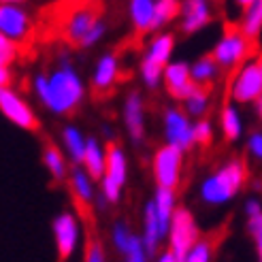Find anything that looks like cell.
I'll return each mask as SVG.
<instances>
[{
    "mask_svg": "<svg viewBox=\"0 0 262 262\" xmlns=\"http://www.w3.org/2000/svg\"><path fill=\"white\" fill-rule=\"evenodd\" d=\"M175 54V34L173 32H156L145 49H143V56L139 62V81L141 85L156 92L162 88V77H164V69L168 67V62L173 60Z\"/></svg>",
    "mask_w": 262,
    "mask_h": 262,
    "instance_id": "obj_3",
    "label": "cell"
},
{
    "mask_svg": "<svg viewBox=\"0 0 262 262\" xmlns=\"http://www.w3.org/2000/svg\"><path fill=\"white\" fill-rule=\"evenodd\" d=\"M215 141V124L209 120V117H203V120L194 122V143L196 147H211Z\"/></svg>",
    "mask_w": 262,
    "mask_h": 262,
    "instance_id": "obj_30",
    "label": "cell"
},
{
    "mask_svg": "<svg viewBox=\"0 0 262 262\" xmlns=\"http://www.w3.org/2000/svg\"><path fill=\"white\" fill-rule=\"evenodd\" d=\"M252 51H254V41L247 38L237 28V30H226L217 38L211 49V56L222 67V71H234V69H239L243 62L250 60Z\"/></svg>",
    "mask_w": 262,
    "mask_h": 262,
    "instance_id": "obj_7",
    "label": "cell"
},
{
    "mask_svg": "<svg viewBox=\"0 0 262 262\" xmlns=\"http://www.w3.org/2000/svg\"><path fill=\"white\" fill-rule=\"evenodd\" d=\"M162 88L166 92V96L177 104H183L201 85H196L192 79L190 62L186 60H171L168 67L164 69L162 77Z\"/></svg>",
    "mask_w": 262,
    "mask_h": 262,
    "instance_id": "obj_12",
    "label": "cell"
},
{
    "mask_svg": "<svg viewBox=\"0 0 262 262\" xmlns=\"http://www.w3.org/2000/svg\"><path fill=\"white\" fill-rule=\"evenodd\" d=\"M30 88L41 107L58 117L73 115L88 96V85L73 62H58V67L49 73L38 71Z\"/></svg>",
    "mask_w": 262,
    "mask_h": 262,
    "instance_id": "obj_1",
    "label": "cell"
},
{
    "mask_svg": "<svg viewBox=\"0 0 262 262\" xmlns=\"http://www.w3.org/2000/svg\"><path fill=\"white\" fill-rule=\"evenodd\" d=\"M254 3H256V0H232V5L237 7L241 13H243V11H247V9H250Z\"/></svg>",
    "mask_w": 262,
    "mask_h": 262,
    "instance_id": "obj_41",
    "label": "cell"
},
{
    "mask_svg": "<svg viewBox=\"0 0 262 262\" xmlns=\"http://www.w3.org/2000/svg\"><path fill=\"white\" fill-rule=\"evenodd\" d=\"M245 154L256 164H262V126L252 128L245 137Z\"/></svg>",
    "mask_w": 262,
    "mask_h": 262,
    "instance_id": "obj_32",
    "label": "cell"
},
{
    "mask_svg": "<svg viewBox=\"0 0 262 262\" xmlns=\"http://www.w3.org/2000/svg\"><path fill=\"white\" fill-rule=\"evenodd\" d=\"M160 122H162V137L164 143L173 147H179L181 151H190L196 147L194 143V122L192 117L186 113V109L181 104H166L160 113Z\"/></svg>",
    "mask_w": 262,
    "mask_h": 262,
    "instance_id": "obj_5",
    "label": "cell"
},
{
    "mask_svg": "<svg viewBox=\"0 0 262 262\" xmlns=\"http://www.w3.org/2000/svg\"><path fill=\"white\" fill-rule=\"evenodd\" d=\"M126 256V262H147V247L145 243H143V237H139V234H135L133 241H130V247L128 252L124 254Z\"/></svg>",
    "mask_w": 262,
    "mask_h": 262,
    "instance_id": "obj_35",
    "label": "cell"
},
{
    "mask_svg": "<svg viewBox=\"0 0 262 262\" xmlns=\"http://www.w3.org/2000/svg\"><path fill=\"white\" fill-rule=\"evenodd\" d=\"M262 96V71L258 60H247L234 73L228 98L237 104H254Z\"/></svg>",
    "mask_w": 262,
    "mask_h": 262,
    "instance_id": "obj_10",
    "label": "cell"
},
{
    "mask_svg": "<svg viewBox=\"0 0 262 262\" xmlns=\"http://www.w3.org/2000/svg\"><path fill=\"white\" fill-rule=\"evenodd\" d=\"M199 239V226L192 211L188 207H177L171 220V228H168V252L175 256L177 262H186L190 250Z\"/></svg>",
    "mask_w": 262,
    "mask_h": 262,
    "instance_id": "obj_8",
    "label": "cell"
},
{
    "mask_svg": "<svg viewBox=\"0 0 262 262\" xmlns=\"http://www.w3.org/2000/svg\"><path fill=\"white\" fill-rule=\"evenodd\" d=\"M32 32L30 13L24 5H0V36L15 43H26Z\"/></svg>",
    "mask_w": 262,
    "mask_h": 262,
    "instance_id": "obj_13",
    "label": "cell"
},
{
    "mask_svg": "<svg viewBox=\"0 0 262 262\" xmlns=\"http://www.w3.org/2000/svg\"><path fill=\"white\" fill-rule=\"evenodd\" d=\"M85 262H104L102 243L96 237H90V241L85 245Z\"/></svg>",
    "mask_w": 262,
    "mask_h": 262,
    "instance_id": "obj_37",
    "label": "cell"
},
{
    "mask_svg": "<svg viewBox=\"0 0 262 262\" xmlns=\"http://www.w3.org/2000/svg\"><path fill=\"white\" fill-rule=\"evenodd\" d=\"M190 71H192V79L196 85L201 88H211L217 79H220V73L222 67L215 62V58L211 54L196 58L194 62H190Z\"/></svg>",
    "mask_w": 262,
    "mask_h": 262,
    "instance_id": "obj_25",
    "label": "cell"
},
{
    "mask_svg": "<svg viewBox=\"0 0 262 262\" xmlns=\"http://www.w3.org/2000/svg\"><path fill=\"white\" fill-rule=\"evenodd\" d=\"M104 36H107V24H104V19H98V24L92 28V32L83 38V43L79 45V49H94Z\"/></svg>",
    "mask_w": 262,
    "mask_h": 262,
    "instance_id": "obj_36",
    "label": "cell"
},
{
    "mask_svg": "<svg viewBox=\"0 0 262 262\" xmlns=\"http://www.w3.org/2000/svg\"><path fill=\"white\" fill-rule=\"evenodd\" d=\"M122 79V62L120 56L115 51H104L100 54L94 62V69H92V90L98 92V94H107L111 92L117 81Z\"/></svg>",
    "mask_w": 262,
    "mask_h": 262,
    "instance_id": "obj_15",
    "label": "cell"
},
{
    "mask_svg": "<svg viewBox=\"0 0 262 262\" xmlns=\"http://www.w3.org/2000/svg\"><path fill=\"white\" fill-rule=\"evenodd\" d=\"M213 250H215V241L211 237H203V239H199L194 243L186 262H211Z\"/></svg>",
    "mask_w": 262,
    "mask_h": 262,
    "instance_id": "obj_31",
    "label": "cell"
},
{
    "mask_svg": "<svg viewBox=\"0 0 262 262\" xmlns=\"http://www.w3.org/2000/svg\"><path fill=\"white\" fill-rule=\"evenodd\" d=\"M69 190L73 194V199L77 203V207L81 211H88V209L96 203V186H94V177H92L81 164H73L71 173H69Z\"/></svg>",
    "mask_w": 262,
    "mask_h": 262,
    "instance_id": "obj_17",
    "label": "cell"
},
{
    "mask_svg": "<svg viewBox=\"0 0 262 262\" xmlns=\"http://www.w3.org/2000/svg\"><path fill=\"white\" fill-rule=\"evenodd\" d=\"M258 62H260V71H262V56H260V58H258Z\"/></svg>",
    "mask_w": 262,
    "mask_h": 262,
    "instance_id": "obj_46",
    "label": "cell"
},
{
    "mask_svg": "<svg viewBox=\"0 0 262 262\" xmlns=\"http://www.w3.org/2000/svg\"><path fill=\"white\" fill-rule=\"evenodd\" d=\"M158 0H128V21L137 34H151Z\"/></svg>",
    "mask_w": 262,
    "mask_h": 262,
    "instance_id": "obj_23",
    "label": "cell"
},
{
    "mask_svg": "<svg viewBox=\"0 0 262 262\" xmlns=\"http://www.w3.org/2000/svg\"><path fill=\"white\" fill-rule=\"evenodd\" d=\"M183 164H186V151L179 147L164 145L156 147L151 154V177L158 188H171L177 190L183 179Z\"/></svg>",
    "mask_w": 262,
    "mask_h": 262,
    "instance_id": "obj_4",
    "label": "cell"
},
{
    "mask_svg": "<svg viewBox=\"0 0 262 262\" xmlns=\"http://www.w3.org/2000/svg\"><path fill=\"white\" fill-rule=\"evenodd\" d=\"M213 19L211 0H181L179 30L183 34H196L205 30Z\"/></svg>",
    "mask_w": 262,
    "mask_h": 262,
    "instance_id": "obj_16",
    "label": "cell"
},
{
    "mask_svg": "<svg viewBox=\"0 0 262 262\" xmlns=\"http://www.w3.org/2000/svg\"><path fill=\"white\" fill-rule=\"evenodd\" d=\"M60 143L64 154L69 156V160L73 164H81L85 147H88V135L77 124H64L60 128Z\"/></svg>",
    "mask_w": 262,
    "mask_h": 262,
    "instance_id": "obj_22",
    "label": "cell"
},
{
    "mask_svg": "<svg viewBox=\"0 0 262 262\" xmlns=\"http://www.w3.org/2000/svg\"><path fill=\"white\" fill-rule=\"evenodd\" d=\"M158 262H177V260H175V256H173L171 252H168V250H166L164 254H160V258H158Z\"/></svg>",
    "mask_w": 262,
    "mask_h": 262,
    "instance_id": "obj_43",
    "label": "cell"
},
{
    "mask_svg": "<svg viewBox=\"0 0 262 262\" xmlns=\"http://www.w3.org/2000/svg\"><path fill=\"white\" fill-rule=\"evenodd\" d=\"M19 58V43L11 41L7 36H0V67H13V62Z\"/></svg>",
    "mask_w": 262,
    "mask_h": 262,
    "instance_id": "obj_34",
    "label": "cell"
},
{
    "mask_svg": "<svg viewBox=\"0 0 262 262\" xmlns=\"http://www.w3.org/2000/svg\"><path fill=\"white\" fill-rule=\"evenodd\" d=\"M13 69L11 67H0V88H13Z\"/></svg>",
    "mask_w": 262,
    "mask_h": 262,
    "instance_id": "obj_39",
    "label": "cell"
},
{
    "mask_svg": "<svg viewBox=\"0 0 262 262\" xmlns=\"http://www.w3.org/2000/svg\"><path fill=\"white\" fill-rule=\"evenodd\" d=\"M41 160H43V166L47 168L49 177L54 179L56 183H62L69 179V173H71V166H69V156L64 154L62 147H58L56 143L47 141L43 145V151H41Z\"/></svg>",
    "mask_w": 262,
    "mask_h": 262,
    "instance_id": "obj_21",
    "label": "cell"
},
{
    "mask_svg": "<svg viewBox=\"0 0 262 262\" xmlns=\"http://www.w3.org/2000/svg\"><path fill=\"white\" fill-rule=\"evenodd\" d=\"M0 113L9 124L26 133H36L41 126L32 104L15 88H0Z\"/></svg>",
    "mask_w": 262,
    "mask_h": 262,
    "instance_id": "obj_9",
    "label": "cell"
},
{
    "mask_svg": "<svg viewBox=\"0 0 262 262\" xmlns=\"http://www.w3.org/2000/svg\"><path fill=\"white\" fill-rule=\"evenodd\" d=\"M81 166L96 181H100L104 177V171H107V145H102L100 137L88 135V147H85Z\"/></svg>",
    "mask_w": 262,
    "mask_h": 262,
    "instance_id": "obj_24",
    "label": "cell"
},
{
    "mask_svg": "<svg viewBox=\"0 0 262 262\" xmlns=\"http://www.w3.org/2000/svg\"><path fill=\"white\" fill-rule=\"evenodd\" d=\"M100 133H102V139L107 141V143H113V141H115V133H113V128H111L109 124H102Z\"/></svg>",
    "mask_w": 262,
    "mask_h": 262,
    "instance_id": "obj_40",
    "label": "cell"
},
{
    "mask_svg": "<svg viewBox=\"0 0 262 262\" xmlns=\"http://www.w3.org/2000/svg\"><path fill=\"white\" fill-rule=\"evenodd\" d=\"M239 30L247 38H252L254 43L262 36V0H256V3L250 9L241 13Z\"/></svg>",
    "mask_w": 262,
    "mask_h": 262,
    "instance_id": "obj_27",
    "label": "cell"
},
{
    "mask_svg": "<svg viewBox=\"0 0 262 262\" xmlns=\"http://www.w3.org/2000/svg\"><path fill=\"white\" fill-rule=\"evenodd\" d=\"M98 19L100 15L94 9L90 7L75 9L67 17V21H64V38H67V43L79 47L83 43V38L92 32V28L98 24Z\"/></svg>",
    "mask_w": 262,
    "mask_h": 262,
    "instance_id": "obj_18",
    "label": "cell"
},
{
    "mask_svg": "<svg viewBox=\"0 0 262 262\" xmlns=\"http://www.w3.org/2000/svg\"><path fill=\"white\" fill-rule=\"evenodd\" d=\"M179 11H181V0H158L156 3V17H154L151 34L166 30V26H171L175 19H179Z\"/></svg>",
    "mask_w": 262,
    "mask_h": 262,
    "instance_id": "obj_28",
    "label": "cell"
},
{
    "mask_svg": "<svg viewBox=\"0 0 262 262\" xmlns=\"http://www.w3.org/2000/svg\"><path fill=\"white\" fill-rule=\"evenodd\" d=\"M181 107L186 109V113L194 122L203 120V117H207V113L211 111V92H209V88H199Z\"/></svg>",
    "mask_w": 262,
    "mask_h": 262,
    "instance_id": "obj_29",
    "label": "cell"
},
{
    "mask_svg": "<svg viewBox=\"0 0 262 262\" xmlns=\"http://www.w3.org/2000/svg\"><path fill=\"white\" fill-rule=\"evenodd\" d=\"M252 109H254V115H256V120H260L262 122V96L252 104Z\"/></svg>",
    "mask_w": 262,
    "mask_h": 262,
    "instance_id": "obj_42",
    "label": "cell"
},
{
    "mask_svg": "<svg viewBox=\"0 0 262 262\" xmlns=\"http://www.w3.org/2000/svg\"><path fill=\"white\" fill-rule=\"evenodd\" d=\"M135 234L130 232V228L126 226V222H115V226L111 230V239H113V245L117 247V252L126 254L128 247H130V241H133Z\"/></svg>",
    "mask_w": 262,
    "mask_h": 262,
    "instance_id": "obj_33",
    "label": "cell"
},
{
    "mask_svg": "<svg viewBox=\"0 0 262 262\" xmlns=\"http://www.w3.org/2000/svg\"><path fill=\"white\" fill-rule=\"evenodd\" d=\"M217 126H220L222 139H224L226 143H237V141L243 139L245 120H243V113H241L237 102H232L228 98L224 104H222L220 115H217Z\"/></svg>",
    "mask_w": 262,
    "mask_h": 262,
    "instance_id": "obj_19",
    "label": "cell"
},
{
    "mask_svg": "<svg viewBox=\"0 0 262 262\" xmlns=\"http://www.w3.org/2000/svg\"><path fill=\"white\" fill-rule=\"evenodd\" d=\"M247 230H250L254 239L262 234V211L256 215H247Z\"/></svg>",
    "mask_w": 262,
    "mask_h": 262,
    "instance_id": "obj_38",
    "label": "cell"
},
{
    "mask_svg": "<svg viewBox=\"0 0 262 262\" xmlns=\"http://www.w3.org/2000/svg\"><path fill=\"white\" fill-rule=\"evenodd\" d=\"M177 190H171V188H158L156 186V192L151 196V201L156 205V211H158V217L162 222V228L166 230L168 234V228H171V220H173V213L177 209V196H175Z\"/></svg>",
    "mask_w": 262,
    "mask_h": 262,
    "instance_id": "obj_26",
    "label": "cell"
},
{
    "mask_svg": "<svg viewBox=\"0 0 262 262\" xmlns=\"http://www.w3.org/2000/svg\"><path fill=\"white\" fill-rule=\"evenodd\" d=\"M247 181V164L241 158H228L213 168L199 186L201 201L209 207H220L230 203Z\"/></svg>",
    "mask_w": 262,
    "mask_h": 262,
    "instance_id": "obj_2",
    "label": "cell"
},
{
    "mask_svg": "<svg viewBox=\"0 0 262 262\" xmlns=\"http://www.w3.org/2000/svg\"><path fill=\"white\" fill-rule=\"evenodd\" d=\"M254 241H256V252H258V260L262 262V234H260V237H256Z\"/></svg>",
    "mask_w": 262,
    "mask_h": 262,
    "instance_id": "obj_44",
    "label": "cell"
},
{
    "mask_svg": "<svg viewBox=\"0 0 262 262\" xmlns=\"http://www.w3.org/2000/svg\"><path fill=\"white\" fill-rule=\"evenodd\" d=\"M143 243H145L147 247V254L154 256L156 252H158V245L164 237H168L166 230L162 228V222L158 217V211H156V205L154 201H149L145 205V209H143Z\"/></svg>",
    "mask_w": 262,
    "mask_h": 262,
    "instance_id": "obj_20",
    "label": "cell"
},
{
    "mask_svg": "<svg viewBox=\"0 0 262 262\" xmlns=\"http://www.w3.org/2000/svg\"><path fill=\"white\" fill-rule=\"evenodd\" d=\"M122 124L133 145H141L147 133V104L141 90H128L122 100Z\"/></svg>",
    "mask_w": 262,
    "mask_h": 262,
    "instance_id": "obj_11",
    "label": "cell"
},
{
    "mask_svg": "<svg viewBox=\"0 0 262 262\" xmlns=\"http://www.w3.org/2000/svg\"><path fill=\"white\" fill-rule=\"evenodd\" d=\"M128 181V156L120 143H107V171L100 183V194L111 205H117L122 199V190Z\"/></svg>",
    "mask_w": 262,
    "mask_h": 262,
    "instance_id": "obj_6",
    "label": "cell"
},
{
    "mask_svg": "<svg viewBox=\"0 0 262 262\" xmlns=\"http://www.w3.org/2000/svg\"><path fill=\"white\" fill-rule=\"evenodd\" d=\"M79 220L71 211H62L60 215H56L54 220V239H56V250H58V262H67L77 243H79Z\"/></svg>",
    "mask_w": 262,
    "mask_h": 262,
    "instance_id": "obj_14",
    "label": "cell"
},
{
    "mask_svg": "<svg viewBox=\"0 0 262 262\" xmlns=\"http://www.w3.org/2000/svg\"><path fill=\"white\" fill-rule=\"evenodd\" d=\"M3 5H26L28 0H0Z\"/></svg>",
    "mask_w": 262,
    "mask_h": 262,
    "instance_id": "obj_45",
    "label": "cell"
}]
</instances>
